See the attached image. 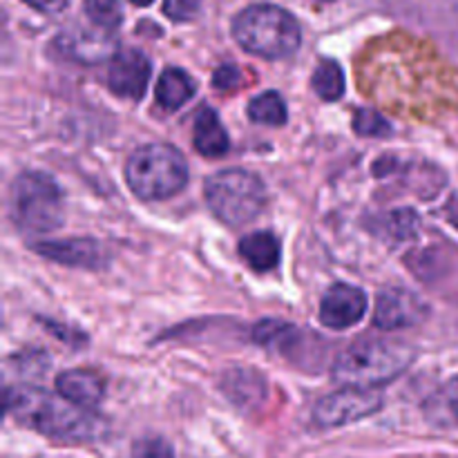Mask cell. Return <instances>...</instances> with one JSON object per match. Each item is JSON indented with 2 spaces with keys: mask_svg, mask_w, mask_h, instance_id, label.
<instances>
[{
  "mask_svg": "<svg viewBox=\"0 0 458 458\" xmlns=\"http://www.w3.org/2000/svg\"><path fill=\"white\" fill-rule=\"evenodd\" d=\"M233 36L255 56L286 58L302 43L298 21L277 4H250L233 21Z\"/></svg>",
  "mask_w": 458,
  "mask_h": 458,
  "instance_id": "3957f363",
  "label": "cell"
},
{
  "mask_svg": "<svg viewBox=\"0 0 458 458\" xmlns=\"http://www.w3.org/2000/svg\"><path fill=\"white\" fill-rule=\"evenodd\" d=\"M125 179L139 199H168L188 183V164L174 146L148 143L128 159Z\"/></svg>",
  "mask_w": 458,
  "mask_h": 458,
  "instance_id": "277c9868",
  "label": "cell"
},
{
  "mask_svg": "<svg viewBox=\"0 0 458 458\" xmlns=\"http://www.w3.org/2000/svg\"><path fill=\"white\" fill-rule=\"evenodd\" d=\"M7 410L25 428L65 443H89L106 437V420L88 407L54 396L38 387H12L7 392Z\"/></svg>",
  "mask_w": 458,
  "mask_h": 458,
  "instance_id": "6da1fadb",
  "label": "cell"
},
{
  "mask_svg": "<svg viewBox=\"0 0 458 458\" xmlns=\"http://www.w3.org/2000/svg\"><path fill=\"white\" fill-rule=\"evenodd\" d=\"M132 458H174V452L164 438L146 437L132 445Z\"/></svg>",
  "mask_w": 458,
  "mask_h": 458,
  "instance_id": "d4e9b609",
  "label": "cell"
},
{
  "mask_svg": "<svg viewBox=\"0 0 458 458\" xmlns=\"http://www.w3.org/2000/svg\"><path fill=\"white\" fill-rule=\"evenodd\" d=\"M83 12L89 18V22L103 31L116 30L123 21L119 0H85Z\"/></svg>",
  "mask_w": 458,
  "mask_h": 458,
  "instance_id": "7402d4cb",
  "label": "cell"
},
{
  "mask_svg": "<svg viewBox=\"0 0 458 458\" xmlns=\"http://www.w3.org/2000/svg\"><path fill=\"white\" fill-rule=\"evenodd\" d=\"M27 3L30 7L38 9L43 13H58L67 7V0H22Z\"/></svg>",
  "mask_w": 458,
  "mask_h": 458,
  "instance_id": "83f0119b",
  "label": "cell"
},
{
  "mask_svg": "<svg viewBox=\"0 0 458 458\" xmlns=\"http://www.w3.org/2000/svg\"><path fill=\"white\" fill-rule=\"evenodd\" d=\"M325 3H331V0H325Z\"/></svg>",
  "mask_w": 458,
  "mask_h": 458,
  "instance_id": "f546056e",
  "label": "cell"
},
{
  "mask_svg": "<svg viewBox=\"0 0 458 458\" xmlns=\"http://www.w3.org/2000/svg\"><path fill=\"white\" fill-rule=\"evenodd\" d=\"M36 253L43 258L54 259L63 267L76 268H101L106 267L107 253L98 242L88 240V237H74V240H54L38 242L34 244Z\"/></svg>",
  "mask_w": 458,
  "mask_h": 458,
  "instance_id": "8fae6325",
  "label": "cell"
},
{
  "mask_svg": "<svg viewBox=\"0 0 458 458\" xmlns=\"http://www.w3.org/2000/svg\"><path fill=\"white\" fill-rule=\"evenodd\" d=\"M12 219L21 231L49 233L65 219V201L58 183L45 173H22L9 195Z\"/></svg>",
  "mask_w": 458,
  "mask_h": 458,
  "instance_id": "5b68a950",
  "label": "cell"
},
{
  "mask_svg": "<svg viewBox=\"0 0 458 458\" xmlns=\"http://www.w3.org/2000/svg\"><path fill=\"white\" fill-rule=\"evenodd\" d=\"M367 311V295L358 286L338 284L331 286L320 302V322L327 329H349L358 325Z\"/></svg>",
  "mask_w": 458,
  "mask_h": 458,
  "instance_id": "30bf717a",
  "label": "cell"
},
{
  "mask_svg": "<svg viewBox=\"0 0 458 458\" xmlns=\"http://www.w3.org/2000/svg\"><path fill=\"white\" fill-rule=\"evenodd\" d=\"M411 349L389 338H362L344 349L334 365V380L343 387L376 389L392 383L410 367Z\"/></svg>",
  "mask_w": 458,
  "mask_h": 458,
  "instance_id": "7a4b0ae2",
  "label": "cell"
},
{
  "mask_svg": "<svg viewBox=\"0 0 458 458\" xmlns=\"http://www.w3.org/2000/svg\"><path fill=\"white\" fill-rule=\"evenodd\" d=\"M195 148L204 157H222L231 148L226 128L210 107H201L195 114Z\"/></svg>",
  "mask_w": 458,
  "mask_h": 458,
  "instance_id": "5bb4252c",
  "label": "cell"
},
{
  "mask_svg": "<svg viewBox=\"0 0 458 458\" xmlns=\"http://www.w3.org/2000/svg\"><path fill=\"white\" fill-rule=\"evenodd\" d=\"M313 92L325 101H338L344 94V72L335 61L327 58L316 67L311 76Z\"/></svg>",
  "mask_w": 458,
  "mask_h": 458,
  "instance_id": "ffe728a7",
  "label": "cell"
},
{
  "mask_svg": "<svg viewBox=\"0 0 458 458\" xmlns=\"http://www.w3.org/2000/svg\"><path fill=\"white\" fill-rule=\"evenodd\" d=\"M132 4H137V7H148V4H152V0H130Z\"/></svg>",
  "mask_w": 458,
  "mask_h": 458,
  "instance_id": "f1b7e54d",
  "label": "cell"
},
{
  "mask_svg": "<svg viewBox=\"0 0 458 458\" xmlns=\"http://www.w3.org/2000/svg\"><path fill=\"white\" fill-rule=\"evenodd\" d=\"M353 130L360 137H387V134H392L389 121L376 110H369V107H362L353 114Z\"/></svg>",
  "mask_w": 458,
  "mask_h": 458,
  "instance_id": "603a6c76",
  "label": "cell"
},
{
  "mask_svg": "<svg viewBox=\"0 0 458 458\" xmlns=\"http://www.w3.org/2000/svg\"><path fill=\"white\" fill-rule=\"evenodd\" d=\"M240 255L253 271H271L280 262V242L271 233H253L240 242Z\"/></svg>",
  "mask_w": 458,
  "mask_h": 458,
  "instance_id": "2e32d148",
  "label": "cell"
},
{
  "mask_svg": "<svg viewBox=\"0 0 458 458\" xmlns=\"http://www.w3.org/2000/svg\"><path fill=\"white\" fill-rule=\"evenodd\" d=\"M224 392L231 401H235L237 405H258L267 396V387H264L262 376L255 374L253 369H235L231 374H226L224 378Z\"/></svg>",
  "mask_w": 458,
  "mask_h": 458,
  "instance_id": "e0dca14e",
  "label": "cell"
},
{
  "mask_svg": "<svg viewBox=\"0 0 458 458\" xmlns=\"http://www.w3.org/2000/svg\"><path fill=\"white\" fill-rule=\"evenodd\" d=\"M148 81H150V61L139 49H121L114 54L107 70V88L116 94V97L139 98L146 94Z\"/></svg>",
  "mask_w": 458,
  "mask_h": 458,
  "instance_id": "9c48e42d",
  "label": "cell"
},
{
  "mask_svg": "<svg viewBox=\"0 0 458 458\" xmlns=\"http://www.w3.org/2000/svg\"><path fill=\"white\" fill-rule=\"evenodd\" d=\"M106 34L85 30L67 31V34H63L61 40H58V47H61L63 54L74 58V61L97 63L112 54V40L107 38Z\"/></svg>",
  "mask_w": 458,
  "mask_h": 458,
  "instance_id": "4fadbf2b",
  "label": "cell"
},
{
  "mask_svg": "<svg viewBox=\"0 0 458 458\" xmlns=\"http://www.w3.org/2000/svg\"><path fill=\"white\" fill-rule=\"evenodd\" d=\"M383 407V396L376 389L343 387L340 392L329 394L318 401L313 410V423L318 428H343V425L356 423L376 414Z\"/></svg>",
  "mask_w": 458,
  "mask_h": 458,
  "instance_id": "52a82bcc",
  "label": "cell"
},
{
  "mask_svg": "<svg viewBox=\"0 0 458 458\" xmlns=\"http://www.w3.org/2000/svg\"><path fill=\"white\" fill-rule=\"evenodd\" d=\"M201 0H164L165 16L173 21H191L199 12Z\"/></svg>",
  "mask_w": 458,
  "mask_h": 458,
  "instance_id": "484cf974",
  "label": "cell"
},
{
  "mask_svg": "<svg viewBox=\"0 0 458 458\" xmlns=\"http://www.w3.org/2000/svg\"><path fill=\"white\" fill-rule=\"evenodd\" d=\"M206 204L228 226L250 224L267 206V188L258 174L242 168L222 170L206 182Z\"/></svg>",
  "mask_w": 458,
  "mask_h": 458,
  "instance_id": "8992f818",
  "label": "cell"
},
{
  "mask_svg": "<svg viewBox=\"0 0 458 458\" xmlns=\"http://www.w3.org/2000/svg\"><path fill=\"white\" fill-rule=\"evenodd\" d=\"M300 335L302 334H300L295 327L286 325V322L282 320H273V318L259 322L253 331L255 343L262 344V347L267 349H280V352L284 353L291 352V349L300 343Z\"/></svg>",
  "mask_w": 458,
  "mask_h": 458,
  "instance_id": "d6986e66",
  "label": "cell"
},
{
  "mask_svg": "<svg viewBox=\"0 0 458 458\" xmlns=\"http://www.w3.org/2000/svg\"><path fill=\"white\" fill-rule=\"evenodd\" d=\"M192 97H195V81L191 79L188 72L179 70V67H168V70L161 74L159 83H157V103H159L164 110H179V107L186 106Z\"/></svg>",
  "mask_w": 458,
  "mask_h": 458,
  "instance_id": "9a60e30c",
  "label": "cell"
},
{
  "mask_svg": "<svg viewBox=\"0 0 458 458\" xmlns=\"http://www.w3.org/2000/svg\"><path fill=\"white\" fill-rule=\"evenodd\" d=\"M425 316H428V307L423 304V300L401 286L385 289L376 300L374 322L383 331L407 329V327L423 322Z\"/></svg>",
  "mask_w": 458,
  "mask_h": 458,
  "instance_id": "ba28073f",
  "label": "cell"
},
{
  "mask_svg": "<svg viewBox=\"0 0 458 458\" xmlns=\"http://www.w3.org/2000/svg\"><path fill=\"white\" fill-rule=\"evenodd\" d=\"M56 389L67 401L76 403L81 407H88V410L97 407L103 401V396H106V383H103V378L88 369L63 371L56 378Z\"/></svg>",
  "mask_w": 458,
  "mask_h": 458,
  "instance_id": "7c38bea8",
  "label": "cell"
},
{
  "mask_svg": "<svg viewBox=\"0 0 458 458\" xmlns=\"http://www.w3.org/2000/svg\"><path fill=\"white\" fill-rule=\"evenodd\" d=\"M237 81H240V70H237L235 65H224L213 74L215 88H219V89L235 88Z\"/></svg>",
  "mask_w": 458,
  "mask_h": 458,
  "instance_id": "4316f807",
  "label": "cell"
},
{
  "mask_svg": "<svg viewBox=\"0 0 458 458\" xmlns=\"http://www.w3.org/2000/svg\"><path fill=\"white\" fill-rule=\"evenodd\" d=\"M250 121L259 125H284L289 119L284 98L277 92H264L249 103Z\"/></svg>",
  "mask_w": 458,
  "mask_h": 458,
  "instance_id": "44dd1931",
  "label": "cell"
},
{
  "mask_svg": "<svg viewBox=\"0 0 458 458\" xmlns=\"http://www.w3.org/2000/svg\"><path fill=\"white\" fill-rule=\"evenodd\" d=\"M416 228H419V217L407 208L396 210L387 217V231L389 235H394V240H407L414 235Z\"/></svg>",
  "mask_w": 458,
  "mask_h": 458,
  "instance_id": "cb8c5ba5",
  "label": "cell"
},
{
  "mask_svg": "<svg viewBox=\"0 0 458 458\" xmlns=\"http://www.w3.org/2000/svg\"><path fill=\"white\" fill-rule=\"evenodd\" d=\"M429 423L437 428H456L458 425V378H452L445 387L438 389L425 405Z\"/></svg>",
  "mask_w": 458,
  "mask_h": 458,
  "instance_id": "ac0fdd59",
  "label": "cell"
}]
</instances>
